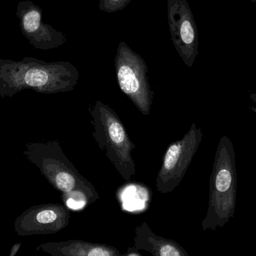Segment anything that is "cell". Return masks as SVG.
<instances>
[{
    "mask_svg": "<svg viewBox=\"0 0 256 256\" xmlns=\"http://www.w3.org/2000/svg\"><path fill=\"white\" fill-rule=\"evenodd\" d=\"M21 246V243H15L13 245L12 249H10V253L9 256H15L18 254V251H19L20 248Z\"/></svg>",
    "mask_w": 256,
    "mask_h": 256,
    "instance_id": "obj_13",
    "label": "cell"
},
{
    "mask_svg": "<svg viewBox=\"0 0 256 256\" xmlns=\"http://www.w3.org/2000/svg\"><path fill=\"white\" fill-rule=\"evenodd\" d=\"M128 252H126V253L122 254V255L124 256H142V253H140V251L137 250V249H134V247L131 248L130 247L129 249H128Z\"/></svg>",
    "mask_w": 256,
    "mask_h": 256,
    "instance_id": "obj_12",
    "label": "cell"
},
{
    "mask_svg": "<svg viewBox=\"0 0 256 256\" xmlns=\"http://www.w3.org/2000/svg\"><path fill=\"white\" fill-rule=\"evenodd\" d=\"M115 70L122 92L143 115H149L154 93L148 82V66L142 57L124 42L118 44Z\"/></svg>",
    "mask_w": 256,
    "mask_h": 256,
    "instance_id": "obj_4",
    "label": "cell"
},
{
    "mask_svg": "<svg viewBox=\"0 0 256 256\" xmlns=\"http://www.w3.org/2000/svg\"><path fill=\"white\" fill-rule=\"evenodd\" d=\"M24 154L36 165L52 187L62 193L68 207L82 208L99 198L92 183L79 172L57 141L26 144Z\"/></svg>",
    "mask_w": 256,
    "mask_h": 256,
    "instance_id": "obj_1",
    "label": "cell"
},
{
    "mask_svg": "<svg viewBox=\"0 0 256 256\" xmlns=\"http://www.w3.org/2000/svg\"><path fill=\"white\" fill-rule=\"evenodd\" d=\"M202 137L201 128H197L194 123L182 138L168 146L156 176L158 192L170 193L179 186L201 144Z\"/></svg>",
    "mask_w": 256,
    "mask_h": 256,
    "instance_id": "obj_5",
    "label": "cell"
},
{
    "mask_svg": "<svg viewBox=\"0 0 256 256\" xmlns=\"http://www.w3.org/2000/svg\"><path fill=\"white\" fill-rule=\"evenodd\" d=\"M70 213L64 204H44L33 206L20 215L14 222L15 232L19 236L52 234L68 225Z\"/></svg>",
    "mask_w": 256,
    "mask_h": 256,
    "instance_id": "obj_7",
    "label": "cell"
},
{
    "mask_svg": "<svg viewBox=\"0 0 256 256\" xmlns=\"http://www.w3.org/2000/svg\"><path fill=\"white\" fill-rule=\"evenodd\" d=\"M92 135L117 172L126 181L136 175L132 152L136 146L131 141L117 113L109 105L98 100L88 108Z\"/></svg>",
    "mask_w": 256,
    "mask_h": 256,
    "instance_id": "obj_2",
    "label": "cell"
},
{
    "mask_svg": "<svg viewBox=\"0 0 256 256\" xmlns=\"http://www.w3.org/2000/svg\"><path fill=\"white\" fill-rule=\"evenodd\" d=\"M237 171L234 147L230 138L220 141L210 178L208 208L202 226L204 231L224 227L234 216Z\"/></svg>",
    "mask_w": 256,
    "mask_h": 256,
    "instance_id": "obj_3",
    "label": "cell"
},
{
    "mask_svg": "<svg viewBox=\"0 0 256 256\" xmlns=\"http://www.w3.org/2000/svg\"><path fill=\"white\" fill-rule=\"evenodd\" d=\"M134 232L132 247L137 250H143L154 256H189L177 242L156 235L146 222L137 225Z\"/></svg>",
    "mask_w": 256,
    "mask_h": 256,
    "instance_id": "obj_9",
    "label": "cell"
},
{
    "mask_svg": "<svg viewBox=\"0 0 256 256\" xmlns=\"http://www.w3.org/2000/svg\"><path fill=\"white\" fill-rule=\"evenodd\" d=\"M167 16L173 45L185 65L191 68L198 54V36L188 0H167Z\"/></svg>",
    "mask_w": 256,
    "mask_h": 256,
    "instance_id": "obj_6",
    "label": "cell"
},
{
    "mask_svg": "<svg viewBox=\"0 0 256 256\" xmlns=\"http://www.w3.org/2000/svg\"><path fill=\"white\" fill-rule=\"evenodd\" d=\"M132 0H100L98 8L108 13H115L126 9Z\"/></svg>",
    "mask_w": 256,
    "mask_h": 256,
    "instance_id": "obj_10",
    "label": "cell"
},
{
    "mask_svg": "<svg viewBox=\"0 0 256 256\" xmlns=\"http://www.w3.org/2000/svg\"><path fill=\"white\" fill-rule=\"evenodd\" d=\"M250 99H252L254 103L256 104V93H251Z\"/></svg>",
    "mask_w": 256,
    "mask_h": 256,
    "instance_id": "obj_14",
    "label": "cell"
},
{
    "mask_svg": "<svg viewBox=\"0 0 256 256\" xmlns=\"http://www.w3.org/2000/svg\"><path fill=\"white\" fill-rule=\"evenodd\" d=\"M40 14L38 11L33 10L28 12L24 16V29L28 33H34L37 31L40 27Z\"/></svg>",
    "mask_w": 256,
    "mask_h": 256,
    "instance_id": "obj_11",
    "label": "cell"
},
{
    "mask_svg": "<svg viewBox=\"0 0 256 256\" xmlns=\"http://www.w3.org/2000/svg\"><path fill=\"white\" fill-rule=\"evenodd\" d=\"M250 1L252 2V3H256V0H250Z\"/></svg>",
    "mask_w": 256,
    "mask_h": 256,
    "instance_id": "obj_15",
    "label": "cell"
},
{
    "mask_svg": "<svg viewBox=\"0 0 256 256\" xmlns=\"http://www.w3.org/2000/svg\"><path fill=\"white\" fill-rule=\"evenodd\" d=\"M36 249L52 256L122 255L120 250L114 246L80 240L42 243Z\"/></svg>",
    "mask_w": 256,
    "mask_h": 256,
    "instance_id": "obj_8",
    "label": "cell"
}]
</instances>
